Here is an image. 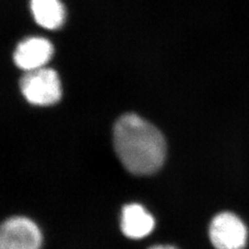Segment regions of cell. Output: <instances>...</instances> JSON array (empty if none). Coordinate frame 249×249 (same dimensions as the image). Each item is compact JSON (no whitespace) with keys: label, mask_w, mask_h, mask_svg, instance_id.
<instances>
[{"label":"cell","mask_w":249,"mask_h":249,"mask_svg":"<svg viewBox=\"0 0 249 249\" xmlns=\"http://www.w3.org/2000/svg\"><path fill=\"white\" fill-rule=\"evenodd\" d=\"M20 89L27 101L36 106H50L61 97L60 80L53 70L41 68L26 71L21 78Z\"/></svg>","instance_id":"obj_2"},{"label":"cell","mask_w":249,"mask_h":249,"mask_svg":"<svg viewBox=\"0 0 249 249\" xmlns=\"http://www.w3.org/2000/svg\"><path fill=\"white\" fill-rule=\"evenodd\" d=\"M43 235L35 222L26 217H11L0 230V249H41Z\"/></svg>","instance_id":"obj_4"},{"label":"cell","mask_w":249,"mask_h":249,"mask_svg":"<svg viewBox=\"0 0 249 249\" xmlns=\"http://www.w3.org/2000/svg\"><path fill=\"white\" fill-rule=\"evenodd\" d=\"M31 9L36 22L48 30H55L64 23L66 13L60 0H31Z\"/></svg>","instance_id":"obj_7"},{"label":"cell","mask_w":249,"mask_h":249,"mask_svg":"<svg viewBox=\"0 0 249 249\" xmlns=\"http://www.w3.org/2000/svg\"><path fill=\"white\" fill-rule=\"evenodd\" d=\"M209 237L215 249H245L249 229L239 216L223 212L213 218L209 226Z\"/></svg>","instance_id":"obj_3"},{"label":"cell","mask_w":249,"mask_h":249,"mask_svg":"<svg viewBox=\"0 0 249 249\" xmlns=\"http://www.w3.org/2000/svg\"><path fill=\"white\" fill-rule=\"evenodd\" d=\"M177 249L172 246H154V247H151V249Z\"/></svg>","instance_id":"obj_8"},{"label":"cell","mask_w":249,"mask_h":249,"mask_svg":"<svg viewBox=\"0 0 249 249\" xmlns=\"http://www.w3.org/2000/svg\"><path fill=\"white\" fill-rule=\"evenodd\" d=\"M114 146L124 167L138 176L151 175L160 169L166 153L162 134L134 114L117 120L114 126Z\"/></svg>","instance_id":"obj_1"},{"label":"cell","mask_w":249,"mask_h":249,"mask_svg":"<svg viewBox=\"0 0 249 249\" xmlns=\"http://www.w3.org/2000/svg\"><path fill=\"white\" fill-rule=\"evenodd\" d=\"M53 55V45L45 38L32 37L18 44L14 62L19 69L30 71L44 68Z\"/></svg>","instance_id":"obj_5"},{"label":"cell","mask_w":249,"mask_h":249,"mask_svg":"<svg viewBox=\"0 0 249 249\" xmlns=\"http://www.w3.org/2000/svg\"><path fill=\"white\" fill-rule=\"evenodd\" d=\"M155 227V221L142 205H125L121 215V230L130 239H142Z\"/></svg>","instance_id":"obj_6"}]
</instances>
